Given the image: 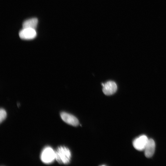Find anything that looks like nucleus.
Instances as JSON below:
<instances>
[{"label":"nucleus","instance_id":"1","mask_svg":"<svg viewBox=\"0 0 166 166\" xmlns=\"http://www.w3.org/2000/svg\"><path fill=\"white\" fill-rule=\"evenodd\" d=\"M55 152V159L60 164H69L71 158V153L67 147L61 146L57 147Z\"/></svg>","mask_w":166,"mask_h":166},{"label":"nucleus","instance_id":"2","mask_svg":"<svg viewBox=\"0 0 166 166\" xmlns=\"http://www.w3.org/2000/svg\"><path fill=\"white\" fill-rule=\"evenodd\" d=\"M41 159L45 164L52 163L55 159V152L50 147H45L41 154Z\"/></svg>","mask_w":166,"mask_h":166},{"label":"nucleus","instance_id":"3","mask_svg":"<svg viewBox=\"0 0 166 166\" xmlns=\"http://www.w3.org/2000/svg\"><path fill=\"white\" fill-rule=\"evenodd\" d=\"M148 139L145 135H141L135 138L132 144L135 149L139 151H143L148 142Z\"/></svg>","mask_w":166,"mask_h":166},{"label":"nucleus","instance_id":"4","mask_svg":"<svg viewBox=\"0 0 166 166\" xmlns=\"http://www.w3.org/2000/svg\"><path fill=\"white\" fill-rule=\"evenodd\" d=\"M102 91L105 95H110L114 93L117 89V86L114 81H109L105 84L102 83Z\"/></svg>","mask_w":166,"mask_h":166},{"label":"nucleus","instance_id":"5","mask_svg":"<svg viewBox=\"0 0 166 166\" xmlns=\"http://www.w3.org/2000/svg\"><path fill=\"white\" fill-rule=\"evenodd\" d=\"M19 37L24 40H30L34 38L37 35V33L35 29L31 28H23L19 32Z\"/></svg>","mask_w":166,"mask_h":166},{"label":"nucleus","instance_id":"6","mask_svg":"<svg viewBox=\"0 0 166 166\" xmlns=\"http://www.w3.org/2000/svg\"><path fill=\"white\" fill-rule=\"evenodd\" d=\"M60 116L65 122L69 125L76 126L79 124L78 119L75 116L69 113L62 112L60 113Z\"/></svg>","mask_w":166,"mask_h":166},{"label":"nucleus","instance_id":"7","mask_svg":"<svg viewBox=\"0 0 166 166\" xmlns=\"http://www.w3.org/2000/svg\"><path fill=\"white\" fill-rule=\"evenodd\" d=\"M155 149L154 141L152 139H149L144 150L145 156L147 158L152 156L154 153Z\"/></svg>","mask_w":166,"mask_h":166},{"label":"nucleus","instance_id":"8","mask_svg":"<svg viewBox=\"0 0 166 166\" xmlns=\"http://www.w3.org/2000/svg\"><path fill=\"white\" fill-rule=\"evenodd\" d=\"M38 21L37 18H33L27 20L23 23V28L35 29L37 25Z\"/></svg>","mask_w":166,"mask_h":166},{"label":"nucleus","instance_id":"9","mask_svg":"<svg viewBox=\"0 0 166 166\" xmlns=\"http://www.w3.org/2000/svg\"><path fill=\"white\" fill-rule=\"evenodd\" d=\"M6 116V111L3 108L0 109V123L3 121Z\"/></svg>","mask_w":166,"mask_h":166}]
</instances>
